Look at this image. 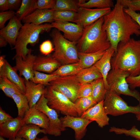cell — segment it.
<instances>
[{"instance_id":"6da1fadb","label":"cell","mask_w":140,"mask_h":140,"mask_svg":"<svg viewBox=\"0 0 140 140\" xmlns=\"http://www.w3.org/2000/svg\"><path fill=\"white\" fill-rule=\"evenodd\" d=\"M124 9L120 0H117L113 9L103 17L102 28L106 31L115 53L120 42L129 40L134 34L140 36V27Z\"/></svg>"},{"instance_id":"7a4b0ae2","label":"cell","mask_w":140,"mask_h":140,"mask_svg":"<svg viewBox=\"0 0 140 140\" xmlns=\"http://www.w3.org/2000/svg\"><path fill=\"white\" fill-rule=\"evenodd\" d=\"M112 69L126 71L131 76L140 75V40L120 42L111 61Z\"/></svg>"},{"instance_id":"3957f363","label":"cell","mask_w":140,"mask_h":140,"mask_svg":"<svg viewBox=\"0 0 140 140\" xmlns=\"http://www.w3.org/2000/svg\"><path fill=\"white\" fill-rule=\"evenodd\" d=\"M103 22V17L84 28L76 44L79 52L89 53L106 51L111 46L107 33L102 28Z\"/></svg>"},{"instance_id":"277c9868","label":"cell","mask_w":140,"mask_h":140,"mask_svg":"<svg viewBox=\"0 0 140 140\" xmlns=\"http://www.w3.org/2000/svg\"><path fill=\"white\" fill-rule=\"evenodd\" d=\"M52 28L51 24L36 25L24 23L20 30L16 44L12 48L16 51L13 58L20 56L25 60L27 55L32 52L31 49L27 47V45L34 46L39 42L40 35L44 32L49 31Z\"/></svg>"},{"instance_id":"5b68a950","label":"cell","mask_w":140,"mask_h":140,"mask_svg":"<svg viewBox=\"0 0 140 140\" xmlns=\"http://www.w3.org/2000/svg\"><path fill=\"white\" fill-rule=\"evenodd\" d=\"M54 46V51L52 56L61 65L78 63L79 61L77 43L65 38L57 29L50 34Z\"/></svg>"},{"instance_id":"8992f818","label":"cell","mask_w":140,"mask_h":140,"mask_svg":"<svg viewBox=\"0 0 140 140\" xmlns=\"http://www.w3.org/2000/svg\"><path fill=\"white\" fill-rule=\"evenodd\" d=\"M130 76L128 72L118 69H112L107 77V81L109 87V90L118 95L123 94L132 97L139 102L140 94L136 90L131 89L127 81Z\"/></svg>"},{"instance_id":"52a82bcc","label":"cell","mask_w":140,"mask_h":140,"mask_svg":"<svg viewBox=\"0 0 140 140\" xmlns=\"http://www.w3.org/2000/svg\"><path fill=\"white\" fill-rule=\"evenodd\" d=\"M44 95L50 108L65 116L78 117L74 103L62 93L48 86L45 88Z\"/></svg>"},{"instance_id":"ba28073f","label":"cell","mask_w":140,"mask_h":140,"mask_svg":"<svg viewBox=\"0 0 140 140\" xmlns=\"http://www.w3.org/2000/svg\"><path fill=\"white\" fill-rule=\"evenodd\" d=\"M104 107L107 115L118 116L128 113L136 115L140 114V106H129L118 95L107 90L104 100Z\"/></svg>"},{"instance_id":"9c48e42d","label":"cell","mask_w":140,"mask_h":140,"mask_svg":"<svg viewBox=\"0 0 140 140\" xmlns=\"http://www.w3.org/2000/svg\"><path fill=\"white\" fill-rule=\"evenodd\" d=\"M81 85L75 75L60 76L51 82L49 86L74 103L78 99L79 90Z\"/></svg>"},{"instance_id":"30bf717a","label":"cell","mask_w":140,"mask_h":140,"mask_svg":"<svg viewBox=\"0 0 140 140\" xmlns=\"http://www.w3.org/2000/svg\"><path fill=\"white\" fill-rule=\"evenodd\" d=\"M47 103V100L43 94L35 107L38 110L44 113L49 120L47 134L55 136H60L62 132L66 130V128L63 127L57 111L49 107Z\"/></svg>"},{"instance_id":"8fae6325","label":"cell","mask_w":140,"mask_h":140,"mask_svg":"<svg viewBox=\"0 0 140 140\" xmlns=\"http://www.w3.org/2000/svg\"><path fill=\"white\" fill-rule=\"evenodd\" d=\"M111 8L90 9L79 7L75 22L84 28L109 13Z\"/></svg>"},{"instance_id":"7c38bea8","label":"cell","mask_w":140,"mask_h":140,"mask_svg":"<svg viewBox=\"0 0 140 140\" xmlns=\"http://www.w3.org/2000/svg\"><path fill=\"white\" fill-rule=\"evenodd\" d=\"M60 118L63 127L72 129L75 132L76 140H81L85 135L87 127L93 121L81 117H76L69 115Z\"/></svg>"},{"instance_id":"4fadbf2b","label":"cell","mask_w":140,"mask_h":140,"mask_svg":"<svg viewBox=\"0 0 140 140\" xmlns=\"http://www.w3.org/2000/svg\"><path fill=\"white\" fill-rule=\"evenodd\" d=\"M51 24L53 28L63 32L64 37L70 41L77 43L82 35L84 28L78 24L62 21H54Z\"/></svg>"},{"instance_id":"5bb4252c","label":"cell","mask_w":140,"mask_h":140,"mask_svg":"<svg viewBox=\"0 0 140 140\" xmlns=\"http://www.w3.org/2000/svg\"><path fill=\"white\" fill-rule=\"evenodd\" d=\"M37 56L30 53L28 54L25 59L20 56L13 58L15 59L14 67L19 72L20 76H23L25 80L32 81L34 76V66Z\"/></svg>"},{"instance_id":"9a60e30c","label":"cell","mask_w":140,"mask_h":140,"mask_svg":"<svg viewBox=\"0 0 140 140\" xmlns=\"http://www.w3.org/2000/svg\"><path fill=\"white\" fill-rule=\"evenodd\" d=\"M103 103L104 100L97 103L86 111L80 117L95 121L101 128L109 125V118L105 111Z\"/></svg>"},{"instance_id":"2e32d148","label":"cell","mask_w":140,"mask_h":140,"mask_svg":"<svg viewBox=\"0 0 140 140\" xmlns=\"http://www.w3.org/2000/svg\"><path fill=\"white\" fill-rule=\"evenodd\" d=\"M21 21L14 16L7 25L0 30V36H2L11 47L14 46L20 30L23 26Z\"/></svg>"},{"instance_id":"e0dca14e","label":"cell","mask_w":140,"mask_h":140,"mask_svg":"<svg viewBox=\"0 0 140 140\" xmlns=\"http://www.w3.org/2000/svg\"><path fill=\"white\" fill-rule=\"evenodd\" d=\"M22 121L24 125L32 124L37 125L47 131L49 120L43 113L37 109L35 107L30 108L25 114Z\"/></svg>"},{"instance_id":"ac0fdd59","label":"cell","mask_w":140,"mask_h":140,"mask_svg":"<svg viewBox=\"0 0 140 140\" xmlns=\"http://www.w3.org/2000/svg\"><path fill=\"white\" fill-rule=\"evenodd\" d=\"M53 9H36L24 18L22 22L24 23L40 25L46 22L52 23L54 21Z\"/></svg>"},{"instance_id":"d6986e66","label":"cell","mask_w":140,"mask_h":140,"mask_svg":"<svg viewBox=\"0 0 140 140\" xmlns=\"http://www.w3.org/2000/svg\"><path fill=\"white\" fill-rule=\"evenodd\" d=\"M17 71L14 67L12 66L5 59L3 64L0 68V75L5 76L17 86L22 93L25 94V79L18 75Z\"/></svg>"},{"instance_id":"ffe728a7","label":"cell","mask_w":140,"mask_h":140,"mask_svg":"<svg viewBox=\"0 0 140 140\" xmlns=\"http://www.w3.org/2000/svg\"><path fill=\"white\" fill-rule=\"evenodd\" d=\"M22 118L18 116L0 124V136L9 139L16 138L18 132L24 125Z\"/></svg>"},{"instance_id":"44dd1931","label":"cell","mask_w":140,"mask_h":140,"mask_svg":"<svg viewBox=\"0 0 140 140\" xmlns=\"http://www.w3.org/2000/svg\"><path fill=\"white\" fill-rule=\"evenodd\" d=\"M26 90L25 95L29 101L30 108L34 107L44 94V86L36 84L30 80H25Z\"/></svg>"},{"instance_id":"7402d4cb","label":"cell","mask_w":140,"mask_h":140,"mask_svg":"<svg viewBox=\"0 0 140 140\" xmlns=\"http://www.w3.org/2000/svg\"><path fill=\"white\" fill-rule=\"evenodd\" d=\"M61 65L52 55L37 56L34 66V71L52 73Z\"/></svg>"},{"instance_id":"603a6c76","label":"cell","mask_w":140,"mask_h":140,"mask_svg":"<svg viewBox=\"0 0 140 140\" xmlns=\"http://www.w3.org/2000/svg\"><path fill=\"white\" fill-rule=\"evenodd\" d=\"M115 53L114 50L111 46L106 51L102 58L94 65L101 74L107 90H109V87L107 81V77L111 68V60Z\"/></svg>"},{"instance_id":"cb8c5ba5","label":"cell","mask_w":140,"mask_h":140,"mask_svg":"<svg viewBox=\"0 0 140 140\" xmlns=\"http://www.w3.org/2000/svg\"><path fill=\"white\" fill-rule=\"evenodd\" d=\"M75 76L81 84L90 83L95 80L102 78L101 74L94 65L82 69Z\"/></svg>"},{"instance_id":"d4e9b609","label":"cell","mask_w":140,"mask_h":140,"mask_svg":"<svg viewBox=\"0 0 140 140\" xmlns=\"http://www.w3.org/2000/svg\"><path fill=\"white\" fill-rule=\"evenodd\" d=\"M47 134L46 130L32 124H25L18 132L17 137L23 138L26 140H36L39 133Z\"/></svg>"},{"instance_id":"484cf974","label":"cell","mask_w":140,"mask_h":140,"mask_svg":"<svg viewBox=\"0 0 140 140\" xmlns=\"http://www.w3.org/2000/svg\"><path fill=\"white\" fill-rule=\"evenodd\" d=\"M106 51H100L89 53L79 52V62L82 68H88L94 65L102 58Z\"/></svg>"},{"instance_id":"4316f807","label":"cell","mask_w":140,"mask_h":140,"mask_svg":"<svg viewBox=\"0 0 140 140\" xmlns=\"http://www.w3.org/2000/svg\"><path fill=\"white\" fill-rule=\"evenodd\" d=\"M92 88L91 96L97 103L104 100L107 90L102 78L95 80L90 82Z\"/></svg>"},{"instance_id":"83f0119b","label":"cell","mask_w":140,"mask_h":140,"mask_svg":"<svg viewBox=\"0 0 140 140\" xmlns=\"http://www.w3.org/2000/svg\"><path fill=\"white\" fill-rule=\"evenodd\" d=\"M0 89L6 96L11 99L15 94L23 93L17 86L5 76L1 75H0Z\"/></svg>"},{"instance_id":"f1b7e54d","label":"cell","mask_w":140,"mask_h":140,"mask_svg":"<svg viewBox=\"0 0 140 140\" xmlns=\"http://www.w3.org/2000/svg\"><path fill=\"white\" fill-rule=\"evenodd\" d=\"M97 103L91 96L78 98L74 103L78 116L81 117L86 111Z\"/></svg>"},{"instance_id":"f546056e","label":"cell","mask_w":140,"mask_h":140,"mask_svg":"<svg viewBox=\"0 0 140 140\" xmlns=\"http://www.w3.org/2000/svg\"><path fill=\"white\" fill-rule=\"evenodd\" d=\"M12 99L16 104L18 109V116L23 118L25 113L30 108L26 97L25 94L21 93L13 94Z\"/></svg>"},{"instance_id":"4dcf8cb0","label":"cell","mask_w":140,"mask_h":140,"mask_svg":"<svg viewBox=\"0 0 140 140\" xmlns=\"http://www.w3.org/2000/svg\"><path fill=\"white\" fill-rule=\"evenodd\" d=\"M79 62L72 64L61 65L51 74L60 76L76 75L82 69Z\"/></svg>"},{"instance_id":"1f68e13d","label":"cell","mask_w":140,"mask_h":140,"mask_svg":"<svg viewBox=\"0 0 140 140\" xmlns=\"http://www.w3.org/2000/svg\"><path fill=\"white\" fill-rule=\"evenodd\" d=\"M36 0H22L21 5L16 12L15 16L19 20L22 21L35 10L34 7Z\"/></svg>"},{"instance_id":"d6a6232c","label":"cell","mask_w":140,"mask_h":140,"mask_svg":"<svg viewBox=\"0 0 140 140\" xmlns=\"http://www.w3.org/2000/svg\"><path fill=\"white\" fill-rule=\"evenodd\" d=\"M79 8L78 1L56 0L53 9L55 11H69L77 12Z\"/></svg>"},{"instance_id":"836d02e7","label":"cell","mask_w":140,"mask_h":140,"mask_svg":"<svg viewBox=\"0 0 140 140\" xmlns=\"http://www.w3.org/2000/svg\"><path fill=\"white\" fill-rule=\"evenodd\" d=\"M77 12L72 11L54 10L53 19L54 21L72 22L75 23Z\"/></svg>"},{"instance_id":"e575fe53","label":"cell","mask_w":140,"mask_h":140,"mask_svg":"<svg viewBox=\"0 0 140 140\" xmlns=\"http://www.w3.org/2000/svg\"><path fill=\"white\" fill-rule=\"evenodd\" d=\"M78 4L79 7L88 8L94 7L97 9L111 8L114 6L111 0H90L86 2L85 1Z\"/></svg>"},{"instance_id":"d590c367","label":"cell","mask_w":140,"mask_h":140,"mask_svg":"<svg viewBox=\"0 0 140 140\" xmlns=\"http://www.w3.org/2000/svg\"><path fill=\"white\" fill-rule=\"evenodd\" d=\"M34 76L32 81L36 84H41L45 86H49L50 83L58 78L60 76L53 74H45L34 71Z\"/></svg>"},{"instance_id":"8d00e7d4","label":"cell","mask_w":140,"mask_h":140,"mask_svg":"<svg viewBox=\"0 0 140 140\" xmlns=\"http://www.w3.org/2000/svg\"><path fill=\"white\" fill-rule=\"evenodd\" d=\"M109 131L110 132H114L117 135L124 134L127 136L133 137L137 140H140V131L136 128L135 126H133L129 130L112 127L110 128Z\"/></svg>"},{"instance_id":"74e56055","label":"cell","mask_w":140,"mask_h":140,"mask_svg":"<svg viewBox=\"0 0 140 140\" xmlns=\"http://www.w3.org/2000/svg\"><path fill=\"white\" fill-rule=\"evenodd\" d=\"M55 0H36L34 5V9H53L55 5Z\"/></svg>"},{"instance_id":"f35d334b","label":"cell","mask_w":140,"mask_h":140,"mask_svg":"<svg viewBox=\"0 0 140 140\" xmlns=\"http://www.w3.org/2000/svg\"><path fill=\"white\" fill-rule=\"evenodd\" d=\"M39 50L41 53L45 56L49 55L53 51L54 48L53 44L50 40H47L43 41L40 44Z\"/></svg>"},{"instance_id":"ab89813d","label":"cell","mask_w":140,"mask_h":140,"mask_svg":"<svg viewBox=\"0 0 140 140\" xmlns=\"http://www.w3.org/2000/svg\"><path fill=\"white\" fill-rule=\"evenodd\" d=\"M124 8L136 11H140V0H120Z\"/></svg>"},{"instance_id":"60d3db41","label":"cell","mask_w":140,"mask_h":140,"mask_svg":"<svg viewBox=\"0 0 140 140\" xmlns=\"http://www.w3.org/2000/svg\"><path fill=\"white\" fill-rule=\"evenodd\" d=\"M92 92V86L90 83L81 84L79 90L78 98L91 96Z\"/></svg>"},{"instance_id":"b9f144b4","label":"cell","mask_w":140,"mask_h":140,"mask_svg":"<svg viewBox=\"0 0 140 140\" xmlns=\"http://www.w3.org/2000/svg\"><path fill=\"white\" fill-rule=\"evenodd\" d=\"M16 12L14 11L7 10L0 12V29H2L5 27L6 22L15 15Z\"/></svg>"},{"instance_id":"7bdbcfd3","label":"cell","mask_w":140,"mask_h":140,"mask_svg":"<svg viewBox=\"0 0 140 140\" xmlns=\"http://www.w3.org/2000/svg\"><path fill=\"white\" fill-rule=\"evenodd\" d=\"M126 80L131 89L134 90L136 88H140V75L135 77L129 76Z\"/></svg>"},{"instance_id":"ee69618b","label":"cell","mask_w":140,"mask_h":140,"mask_svg":"<svg viewBox=\"0 0 140 140\" xmlns=\"http://www.w3.org/2000/svg\"><path fill=\"white\" fill-rule=\"evenodd\" d=\"M124 10L140 27V13L129 8H124Z\"/></svg>"},{"instance_id":"f6af8a7d","label":"cell","mask_w":140,"mask_h":140,"mask_svg":"<svg viewBox=\"0 0 140 140\" xmlns=\"http://www.w3.org/2000/svg\"><path fill=\"white\" fill-rule=\"evenodd\" d=\"M22 1L21 0H8L9 10L17 11L19 8Z\"/></svg>"},{"instance_id":"bcb514c9","label":"cell","mask_w":140,"mask_h":140,"mask_svg":"<svg viewBox=\"0 0 140 140\" xmlns=\"http://www.w3.org/2000/svg\"><path fill=\"white\" fill-rule=\"evenodd\" d=\"M13 118L11 116L7 113L0 107V124L4 123Z\"/></svg>"},{"instance_id":"7dc6e473","label":"cell","mask_w":140,"mask_h":140,"mask_svg":"<svg viewBox=\"0 0 140 140\" xmlns=\"http://www.w3.org/2000/svg\"><path fill=\"white\" fill-rule=\"evenodd\" d=\"M9 10L8 0H0V11L4 12Z\"/></svg>"},{"instance_id":"c3c4849f","label":"cell","mask_w":140,"mask_h":140,"mask_svg":"<svg viewBox=\"0 0 140 140\" xmlns=\"http://www.w3.org/2000/svg\"><path fill=\"white\" fill-rule=\"evenodd\" d=\"M8 43L6 40L2 36H0V47H2L5 46Z\"/></svg>"},{"instance_id":"681fc988","label":"cell","mask_w":140,"mask_h":140,"mask_svg":"<svg viewBox=\"0 0 140 140\" xmlns=\"http://www.w3.org/2000/svg\"><path fill=\"white\" fill-rule=\"evenodd\" d=\"M5 56L4 55H1L0 57V68L1 67L3 64Z\"/></svg>"},{"instance_id":"f907efd6","label":"cell","mask_w":140,"mask_h":140,"mask_svg":"<svg viewBox=\"0 0 140 140\" xmlns=\"http://www.w3.org/2000/svg\"><path fill=\"white\" fill-rule=\"evenodd\" d=\"M36 140H52L48 138L47 136H44L41 138L37 137Z\"/></svg>"},{"instance_id":"816d5d0a","label":"cell","mask_w":140,"mask_h":140,"mask_svg":"<svg viewBox=\"0 0 140 140\" xmlns=\"http://www.w3.org/2000/svg\"><path fill=\"white\" fill-rule=\"evenodd\" d=\"M8 140H26L25 139L23 138H20L18 137H16V138L12 139H9Z\"/></svg>"},{"instance_id":"f5cc1de1","label":"cell","mask_w":140,"mask_h":140,"mask_svg":"<svg viewBox=\"0 0 140 140\" xmlns=\"http://www.w3.org/2000/svg\"><path fill=\"white\" fill-rule=\"evenodd\" d=\"M136 117L137 120L140 121V114L136 115Z\"/></svg>"},{"instance_id":"db71d44e","label":"cell","mask_w":140,"mask_h":140,"mask_svg":"<svg viewBox=\"0 0 140 140\" xmlns=\"http://www.w3.org/2000/svg\"><path fill=\"white\" fill-rule=\"evenodd\" d=\"M0 140H6L4 138L0 136Z\"/></svg>"},{"instance_id":"11a10c76","label":"cell","mask_w":140,"mask_h":140,"mask_svg":"<svg viewBox=\"0 0 140 140\" xmlns=\"http://www.w3.org/2000/svg\"><path fill=\"white\" fill-rule=\"evenodd\" d=\"M139 102V104L140 106V101Z\"/></svg>"}]
</instances>
